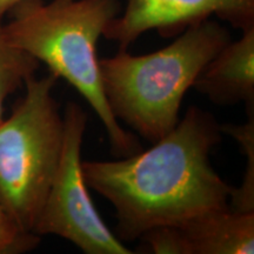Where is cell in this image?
<instances>
[{
    "instance_id": "obj_2",
    "label": "cell",
    "mask_w": 254,
    "mask_h": 254,
    "mask_svg": "<svg viewBox=\"0 0 254 254\" xmlns=\"http://www.w3.org/2000/svg\"><path fill=\"white\" fill-rule=\"evenodd\" d=\"M120 11L119 0H24L2 26L14 46L46 64L50 73L84 97L103 123L114 153L128 157L141 151L140 144L113 116L97 57L98 40Z\"/></svg>"
},
{
    "instance_id": "obj_3",
    "label": "cell",
    "mask_w": 254,
    "mask_h": 254,
    "mask_svg": "<svg viewBox=\"0 0 254 254\" xmlns=\"http://www.w3.org/2000/svg\"><path fill=\"white\" fill-rule=\"evenodd\" d=\"M232 40L227 28L207 19L187 27L164 49L144 56L119 50L99 59L104 93L113 116L151 144L179 122L184 95L211 59Z\"/></svg>"
},
{
    "instance_id": "obj_6",
    "label": "cell",
    "mask_w": 254,
    "mask_h": 254,
    "mask_svg": "<svg viewBox=\"0 0 254 254\" xmlns=\"http://www.w3.org/2000/svg\"><path fill=\"white\" fill-rule=\"evenodd\" d=\"M213 15L241 32L249 30L254 27V0H127L125 11L107 24L103 36L127 50L148 31L174 37Z\"/></svg>"
},
{
    "instance_id": "obj_11",
    "label": "cell",
    "mask_w": 254,
    "mask_h": 254,
    "mask_svg": "<svg viewBox=\"0 0 254 254\" xmlns=\"http://www.w3.org/2000/svg\"><path fill=\"white\" fill-rule=\"evenodd\" d=\"M40 241V237L27 233L0 204V254H19L32 251Z\"/></svg>"
},
{
    "instance_id": "obj_7",
    "label": "cell",
    "mask_w": 254,
    "mask_h": 254,
    "mask_svg": "<svg viewBox=\"0 0 254 254\" xmlns=\"http://www.w3.org/2000/svg\"><path fill=\"white\" fill-rule=\"evenodd\" d=\"M140 239L155 254H253L254 212H208L152 228Z\"/></svg>"
},
{
    "instance_id": "obj_12",
    "label": "cell",
    "mask_w": 254,
    "mask_h": 254,
    "mask_svg": "<svg viewBox=\"0 0 254 254\" xmlns=\"http://www.w3.org/2000/svg\"><path fill=\"white\" fill-rule=\"evenodd\" d=\"M24 0H0V20L6 13H8L14 6L20 4Z\"/></svg>"
},
{
    "instance_id": "obj_8",
    "label": "cell",
    "mask_w": 254,
    "mask_h": 254,
    "mask_svg": "<svg viewBox=\"0 0 254 254\" xmlns=\"http://www.w3.org/2000/svg\"><path fill=\"white\" fill-rule=\"evenodd\" d=\"M193 87L217 105L244 103L254 112V27L230 41L208 62Z\"/></svg>"
},
{
    "instance_id": "obj_5",
    "label": "cell",
    "mask_w": 254,
    "mask_h": 254,
    "mask_svg": "<svg viewBox=\"0 0 254 254\" xmlns=\"http://www.w3.org/2000/svg\"><path fill=\"white\" fill-rule=\"evenodd\" d=\"M87 120V113L78 104H67L58 168L33 233L58 236L86 254H132L105 225L84 179L81 145Z\"/></svg>"
},
{
    "instance_id": "obj_10",
    "label": "cell",
    "mask_w": 254,
    "mask_h": 254,
    "mask_svg": "<svg viewBox=\"0 0 254 254\" xmlns=\"http://www.w3.org/2000/svg\"><path fill=\"white\" fill-rule=\"evenodd\" d=\"M220 128L222 134L236 139L247 159L245 176L239 189L234 187L230 207L238 212H254V112L249 113V119L245 124H225L220 125Z\"/></svg>"
},
{
    "instance_id": "obj_1",
    "label": "cell",
    "mask_w": 254,
    "mask_h": 254,
    "mask_svg": "<svg viewBox=\"0 0 254 254\" xmlns=\"http://www.w3.org/2000/svg\"><path fill=\"white\" fill-rule=\"evenodd\" d=\"M221 135L211 113L190 106L147 151L117 161H82L88 189L116 209L117 237L131 243L152 228L230 207L234 187L209 161Z\"/></svg>"
},
{
    "instance_id": "obj_4",
    "label": "cell",
    "mask_w": 254,
    "mask_h": 254,
    "mask_svg": "<svg viewBox=\"0 0 254 254\" xmlns=\"http://www.w3.org/2000/svg\"><path fill=\"white\" fill-rule=\"evenodd\" d=\"M57 79L53 73L28 78L23 99L0 122V204L27 233H33L62 154L64 118L52 94Z\"/></svg>"
},
{
    "instance_id": "obj_9",
    "label": "cell",
    "mask_w": 254,
    "mask_h": 254,
    "mask_svg": "<svg viewBox=\"0 0 254 254\" xmlns=\"http://www.w3.org/2000/svg\"><path fill=\"white\" fill-rule=\"evenodd\" d=\"M39 62L25 51L14 46L6 37L0 23V122L4 103L9 94L18 90L28 78L34 75Z\"/></svg>"
}]
</instances>
